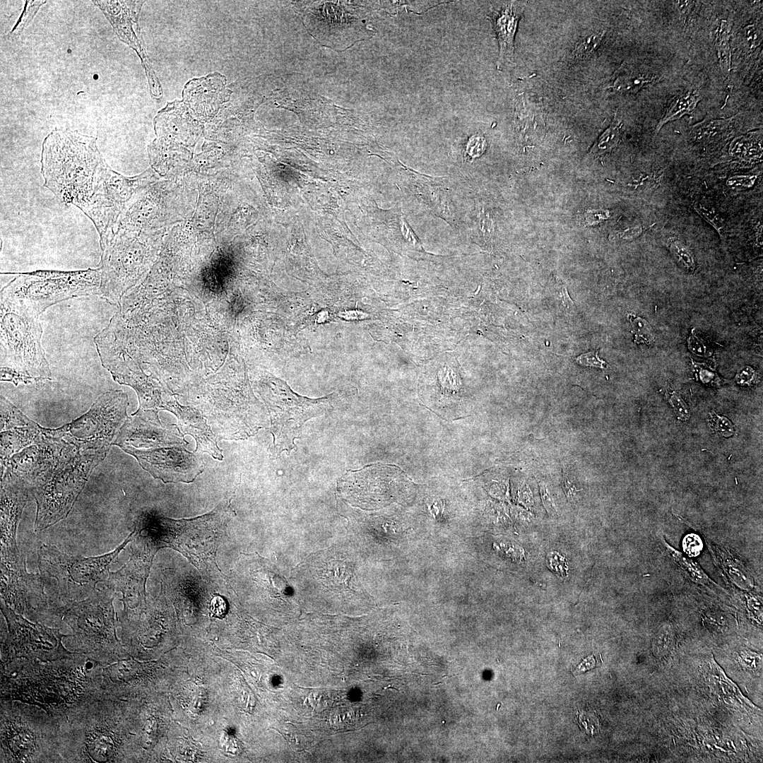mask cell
Returning a JSON list of instances; mask_svg holds the SVG:
<instances>
[{
    "label": "cell",
    "mask_w": 763,
    "mask_h": 763,
    "mask_svg": "<svg viewBox=\"0 0 763 763\" xmlns=\"http://www.w3.org/2000/svg\"><path fill=\"white\" fill-rule=\"evenodd\" d=\"M141 546L135 550L130 560L117 572H110L105 584L112 591L122 593L124 603L131 597H143L145 584L155 551L137 540Z\"/></svg>",
    "instance_id": "21"
},
{
    "label": "cell",
    "mask_w": 763,
    "mask_h": 763,
    "mask_svg": "<svg viewBox=\"0 0 763 763\" xmlns=\"http://www.w3.org/2000/svg\"><path fill=\"white\" fill-rule=\"evenodd\" d=\"M223 514L224 511H214L189 520L150 517L138 531L157 550L164 546L177 549L199 568L215 560L216 530Z\"/></svg>",
    "instance_id": "10"
},
{
    "label": "cell",
    "mask_w": 763,
    "mask_h": 763,
    "mask_svg": "<svg viewBox=\"0 0 763 763\" xmlns=\"http://www.w3.org/2000/svg\"><path fill=\"white\" fill-rule=\"evenodd\" d=\"M621 125L616 124L608 128L598 138L591 148V153L600 155L615 148L620 137Z\"/></svg>",
    "instance_id": "33"
},
{
    "label": "cell",
    "mask_w": 763,
    "mask_h": 763,
    "mask_svg": "<svg viewBox=\"0 0 763 763\" xmlns=\"http://www.w3.org/2000/svg\"><path fill=\"white\" fill-rule=\"evenodd\" d=\"M128 397L120 390L100 395L87 413L59 428H45L54 441H63L79 451L111 447L129 418Z\"/></svg>",
    "instance_id": "11"
},
{
    "label": "cell",
    "mask_w": 763,
    "mask_h": 763,
    "mask_svg": "<svg viewBox=\"0 0 763 763\" xmlns=\"http://www.w3.org/2000/svg\"><path fill=\"white\" fill-rule=\"evenodd\" d=\"M210 608L213 615L223 617L226 611L225 603L220 597H215L212 599Z\"/></svg>",
    "instance_id": "48"
},
{
    "label": "cell",
    "mask_w": 763,
    "mask_h": 763,
    "mask_svg": "<svg viewBox=\"0 0 763 763\" xmlns=\"http://www.w3.org/2000/svg\"><path fill=\"white\" fill-rule=\"evenodd\" d=\"M46 1H26L25 9L19 18L17 23L13 27L11 32V35L14 36L19 35L25 27L31 22L32 18L37 12L39 8Z\"/></svg>",
    "instance_id": "36"
},
{
    "label": "cell",
    "mask_w": 763,
    "mask_h": 763,
    "mask_svg": "<svg viewBox=\"0 0 763 763\" xmlns=\"http://www.w3.org/2000/svg\"><path fill=\"white\" fill-rule=\"evenodd\" d=\"M642 232V227L641 226H637L625 230L623 232L620 233V236L625 239H632L639 236Z\"/></svg>",
    "instance_id": "51"
},
{
    "label": "cell",
    "mask_w": 763,
    "mask_h": 763,
    "mask_svg": "<svg viewBox=\"0 0 763 763\" xmlns=\"http://www.w3.org/2000/svg\"><path fill=\"white\" fill-rule=\"evenodd\" d=\"M743 34L745 44L749 49L752 50L760 45L762 37L759 30L755 25L745 26L743 30Z\"/></svg>",
    "instance_id": "40"
},
{
    "label": "cell",
    "mask_w": 763,
    "mask_h": 763,
    "mask_svg": "<svg viewBox=\"0 0 763 763\" xmlns=\"http://www.w3.org/2000/svg\"><path fill=\"white\" fill-rule=\"evenodd\" d=\"M669 249L672 254L682 267L689 271H693L694 269V259L685 245L680 241L675 240L670 243Z\"/></svg>",
    "instance_id": "37"
},
{
    "label": "cell",
    "mask_w": 763,
    "mask_h": 763,
    "mask_svg": "<svg viewBox=\"0 0 763 763\" xmlns=\"http://www.w3.org/2000/svg\"><path fill=\"white\" fill-rule=\"evenodd\" d=\"M131 536L132 533L113 551L97 557L71 555L55 546L42 544L37 550L39 570L42 576L57 581L66 605L83 600L96 591L97 584L105 582L111 564L132 540Z\"/></svg>",
    "instance_id": "8"
},
{
    "label": "cell",
    "mask_w": 763,
    "mask_h": 763,
    "mask_svg": "<svg viewBox=\"0 0 763 763\" xmlns=\"http://www.w3.org/2000/svg\"><path fill=\"white\" fill-rule=\"evenodd\" d=\"M729 153L747 161L759 160L762 155V136L752 133L735 138L730 145Z\"/></svg>",
    "instance_id": "29"
},
{
    "label": "cell",
    "mask_w": 763,
    "mask_h": 763,
    "mask_svg": "<svg viewBox=\"0 0 763 763\" xmlns=\"http://www.w3.org/2000/svg\"><path fill=\"white\" fill-rule=\"evenodd\" d=\"M162 409L172 412L177 418L178 426L184 434L192 436L196 442V451L206 452L214 459L222 460V451L201 413L193 408L182 406L175 401L163 403Z\"/></svg>",
    "instance_id": "23"
},
{
    "label": "cell",
    "mask_w": 763,
    "mask_h": 763,
    "mask_svg": "<svg viewBox=\"0 0 763 763\" xmlns=\"http://www.w3.org/2000/svg\"><path fill=\"white\" fill-rule=\"evenodd\" d=\"M107 164L96 138L77 131L55 129L42 142L44 186L67 206L83 208Z\"/></svg>",
    "instance_id": "2"
},
{
    "label": "cell",
    "mask_w": 763,
    "mask_h": 763,
    "mask_svg": "<svg viewBox=\"0 0 763 763\" xmlns=\"http://www.w3.org/2000/svg\"><path fill=\"white\" fill-rule=\"evenodd\" d=\"M118 697L101 692L71 708L58 719L62 762H115L121 759Z\"/></svg>",
    "instance_id": "3"
},
{
    "label": "cell",
    "mask_w": 763,
    "mask_h": 763,
    "mask_svg": "<svg viewBox=\"0 0 763 763\" xmlns=\"http://www.w3.org/2000/svg\"><path fill=\"white\" fill-rule=\"evenodd\" d=\"M136 180L122 176L107 165L90 198L81 209L93 223L100 237L101 249L114 235L125 205L136 187Z\"/></svg>",
    "instance_id": "16"
},
{
    "label": "cell",
    "mask_w": 763,
    "mask_h": 763,
    "mask_svg": "<svg viewBox=\"0 0 763 763\" xmlns=\"http://www.w3.org/2000/svg\"><path fill=\"white\" fill-rule=\"evenodd\" d=\"M274 384L275 394L268 401L274 447L278 453L289 454L295 448V439L300 436L304 424L329 408V398L309 399L291 391L281 381L276 380Z\"/></svg>",
    "instance_id": "14"
},
{
    "label": "cell",
    "mask_w": 763,
    "mask_h": 763,
    "mask_svg": "<svg viewBox=\"0 0 763 763\" xmlns=\"http://www.w3.org/2000/svg\"><path fill=\"white\" fill-rule=\"evenodd\" d=\"M702 542L694 534L687 536L683 540V547L690 554L697 555L702 549Z\"/></svg>",
    "instance_id": "47"
},
{
    "label": "cell",
    "mask_w": 763,
    "mask_h": 763,
    "mask_svg": "<svg viewBox=\"0 0 763 763\" xmlns=\"http://www.w3.org/2000/svg\"><path fill=\"white\" fill-rule=\"evenodd\" d=\"M588 213H588L587 220L591 224L594 223H599L605 219H607L609 216L608 211L603 210L591 211Z\"/></svg>",
    "instance_id": "50"
},
{
    "label": "cell",
    "mask_w": 763,
    "mask_h": 763,
    "mask_svg": "<svg viewBox=\"0 0 763 763\" xmlns=\"http://www.w3.org/2000/svg\"><path fill=\"white\" fill-rule=\"evenodd\" d=\"M604 35V32L592 34L582 39L575 46L572 55L576 59H583L589 56L600 45Z\"/></svg>",
    "instance_id": "35"
},
{
    "label": "cell",
    "mask_w": 763,
    "mask_h": 763,
    "mask_svg": "<svg viewBox=\"0 0 763 763\" xmlns=\"http://www.w3.org/2000/svg\"><path fill=\"white\" fill-rule=\"evenodd\" d=\"M663 543L667 548V550L672 555L673 559L680 566V567L686 572L688 576L694 582L702 584L706 587L713 588L714 586H718L715 584L709 577L705 574V572L694 563L692 560L683 556L678 550L670 546L665 540Z\"/></svg>",
    "instance_id": "31"
},
{
    "label": "cell",
    "mask_w": 763,
    "mask_h": 763,
    "mask_svg": "<svg viewBox=\"0 0 763 763\" xmlns=\"http://www.w3.org/2000/svg\"><path fill=\"white\" fill-rule=\"evenodd\" d=\"M100 275V268L17 273L1 290V308L39 317L48 307L64 300L99 296Z\"/></svg>",
    "instance_id": "5"
},
{
    "label": "cell",
    "mask_w": 763,
    "mask_h": 763,
    "mask_svg": "<svg viewBox=\"0 0 763 763\" xmlns=\"http://www.w3.org/2000/svg\"><path fill=\"white\" fill-rule=\"evenodd\" d=\"M105 666L75 652L49 661L16 658L1 665V700L35 705L57 720L102 691Z\"/></svg>",
    "instance_id": "1"
},
{
    "label": "cell",
    "mask_w": 763,
    "mask_h": 763,
    "mask_svg": "<svg viewBox=\"0 0 763 763\" xmlns=\"http://www.w3.org/2000/svg\"><path fill=\"white\" fill-rule=\"evenodd\" d=\"M1 704V762H62L56 718L20 701Z\"/></svg>",
    "instance_id": "4"
},
{
    "label": "cell",
    "mask_w": 763,
    "mask_h": 763,
    "mask_svg": "<svg viewBox=\"0 0 763 763\" xmlns=\"http://www.w3.org/2000/svg\"><path fill=\"white\" fill-rule=\"evenodd\" d=\"M602 662L601 655H596L594 653L584 658L573 670L574 675H579L584 673L590 669L594 668L601 665Z\"/></svg>",
    "instance_id": "44"
},
{
    "label": "cell",
    "mask_w": 763,
    "mask_h": 763,
    "mask_svg": "<svg viewBox=\"0 0 763 763\" xmlns=\"http://www.w3.org/2000/svg\"><path fill=\"white\" fill-rule=\"evenodd\" d=\"M694 210L706 220L723 237L724 223L719 214L712 207H707L699 202L694 204Z\"/></svg>",
    "instance_id": "38"
},
{
    "label": "cell",
    "mask_w": 763,
    "mask_h": 763,
    "mask_svg": "<svg viewBox=\"0 0 763 763\" xmlns=\"http://www.w3.org/2000/svg\"><path fill=\"white\" fill-rule=\"evenodd\" d=\"M99 296L117 304L124 291L146 268L149 256L148 239L117 231L101 249Z\"/></svg>",
    "instance_id": "12"
},
{
    "label": "cell",
    "mask_w": 763,
    "mask_h": 763,
    "mask_svg": "<svg viewBox=\"0 0 763 763\" xmlns=\"http://www.w3.org/2000/svg\"><path fill=\"white\" fill-rule=\"evenodd\" d=\"M1 595L4 603L19 614L32 618L52 615L41 576L27 572L19 550H1Z\"/></svg>",
    "instance_id": "15"
},
{
    "label": "cell",
    "mask_w": 763,
    "mask_h": 763,
    "mask_svg": "<svg viewBox=\"0 0 763 763\" xmlns=\"http://www.w3.org/2000/svg\"><path fill=\"white\" fill-rule=\"evenodd\" d=\"M79 452L75 446L63 441L32 444L1 461V473L15 478L32 493Z\"/></svg>",
    "instance_id": "17"
},
{
    "label": "cell",
    "mask_w": 763,
    "mask_h": 763,
    "mask_svg": "<svg viewBox=\"0 0 763 763\" xmlns=\"http://www.w3.org/2000/svg\"><path fill=\"white\" fill-rule=\"evenodd\" d=\"M711 425H713L716 431L718 432L720 434L726 437H728L733 434V425L727 418L724 417H720L715 414L714 417L711 418Z\"/></svg>",
    "instance_id": "45"
},
{
    "label": "cell",
    "mask_w": 763,
    "mask_h": 763,
    "mask_svg": "<svg viewBox=\"0 0 763 763\" xmlns=\"http://www.w3.org/2000/svg\"><path fill=\"white\" fill-rule=\"evenodd\" d=\"M1 550H16L18 526L31 491L6 473L1 474Z\"/></svg>",
    "instance_id": "20"
},
{
    "label": "cell",
    "mask_w": 763,
    "mask_h": 763,
    "mask_svg": "<svg viewBox=\"0 0 763 763\" xmlns=\"http://www.w3.org/2000/svg\"><path fill=\"white\" fill-rule=\"evenodd\" d=\"M598 350H593L582 354L576 357V362L581 365L603 369V365H606V362L598 357Z\"/></svg>",
    "instance_id": "43"
},
{
    "label": "cell",
    "mask_w": 763,
    "mask_h": 763,
    "mask_svg": "<svg viewBox=\"0 0 763 763\" xmlns=\"http://www.w3.org/2000/svg\"><path fill=\"white\" fill-rule=\"evenodd\" d=\"M110 447L79 452L63 464L44 485L35 489V531L45 530L67 517L94 468Z\"/></svg>",
    "instance_id": "9"
},
{
    "label": "cell",
    "mask_w": 763,
    "mask_h": 763,
    "mask_svg": "<svg viewBox=\"0 0 763 763\" xmlns=\"http://www.w3.org/2000/svg\"><path fill=\"white\" fill-rule=\"evenodd\" d=\"M1 610L7 623L8 633L1 642V662L16 658L49 661L70 656L62 644L64 635L57 628L32 622L16 613L5 603Z\"/></svg>",
    "instance_id": "13"
},
{
    "label": "cell",
    "mask_w": 763,
    "mask_h": 763,
    "mask_svg": "<svg viewBox=\"0 0 763 763\" xmlns=\"http://www.w3.org/2000/svg\"><path fill=\"white\" fill-rule=\"evenodd\" d=\"M486 148V141L481 135H475L468 140L466 151L471 158H477L482 155Z\"/></svg>",
    "instance_id": "41"
},
{
    "label": "cell",
    "mask_w": 763,
    "mask_h": 763,
    "mask_svg": "<svg viewBox=\"0 0 763 763\" xmlns=\"http://www.w3.org/2000/svg\"><path fill=\"white\" fill-rule=\"evenodd\" d=\"M688 348L690 350L699 356L708 357L712 353V350L708 344L702 338L697 336L694 332L692 331L690 336L687 341Z\"/></svg>",
    "instance_id": "39"
},
{
    "label": "cell",
    "mask_w": 763,
    "mask_h": 763,
    "mask_svg": "<svg viewBox=\"0 0 763 763\" xmlns=\"http://www.w3.org/2000/svg\"><path fill=\"white\" fill-rule=\"evenodd\" d=\"M628 319L633 327V333L637 343L651 344L653 342V335L651 331L649 323L637 315L629 314Z\"/></svg>",
    "instance_id": "34"
},
{
    "label": "cell",
    "mask_w": 763,
    "mask_h": 763,
    "mask_svg": "<svg viewBox=\"0 0 763 763\" xmlns=\"http://www.w3.org/2000/svg\"><path fill=\"white\" fill-rule=\"evenodd\" d=\"M660 76L642 71L631 64H622L615 73L612 88L625 93H634L644 86L656 83Z\"/></svg>",
    "instance_id": "25"
},
{
    "label": "cell",
    "mask_w": 763,
    "mask_h": 763,
    "mask_svg": "<svg viewBox=\"0 0 763 763\" xmlns=\"http://www.w3.org/2000/svg\"><path fill=\"white\" fill-rule=\"evenodd\" d=\"M523 11L520 1H503L491 5L486 16L499 44L498 70L514 64V37Z\"/></svg>",
    "instance_id": "22"
},
{
    "label": "cell",
    "mask_w": 763,
    "mask_h": 763,
    "mask_svg": "<svg viewBox=\"0 0 763 763\" xmlns=\"http://www.w3.org/2000/svg\"><path fill=\"white\" fill-rule=\"evenodd\" d=\"M114 597V591L109 588L96 591L83 600L66 605L61 614L72 629L76 652L105 666L120 658Z\"/></svg>",
    "instance_id": "6"
},
{
    "label": "cell",
    "mask_w": 763,
    "mask_h": 763,
    "mask_svg": "<svg viewBox=\"0 0 763 763\" xmlns=\"http://www.w3.org/2000/svg\"><path fill=\"white\" fill-rule=\"evenodd\" d=\"M701 96L697 90H690L680 94L673 100L663 117L660 119L656 127V135L663 125L669 122L681 118L685 114H690L701 100Z\"/></svg>",
    "instance_id": "27"
},
{
    "label": "cell",
    "mask_w": 763,
    "mask_h": 763,
    "mask_svg": "<svg viewBox=\"0 0 763 763\" xmlns=\"http://www.w3.org/2000/svg\"><path fill=\"white\" fill-rule=\"evenodd\" d=\"M122 449L134 456L139 465L153 478L163 483H191L204 470L199 455L183 446L138 449L125 446Z\"/></svg>",
    "instance_id": "18"
},
{
    "label": "cell",
    "mask_w": 763,
    "mask_h": 763,
    "mask_svg": "<svg viewBox=\"0 0 763 763\" xmlns=\"http://www.w3.org/2000/svg\"><path fill=\"white\" fill-rule=\"evenodd\" d=\"M32 422L9 401L1 396V432L26 426Z\"/></svg>",
    "instance_id": "32"
},
{
    "label": "cell",
    "mask_w": 763,
    "mask_h": 763,
    "mask_svg": "<svg viewBox=\"0 0 763 763\" xmlns=\"http://www.w3.org/2000/svg\"><path fill=\"white\" fill-rule=\"evenodd\" d=\"M171 429L163 427L158 416V410H146L139 408L129 417L119 431L113 445L121 449L132 446L138 449H148L169 445L184 444L181 435H172Z\"/></svg>",
    "instance_id": "19"
},
{
    "label": "cell",
    "mask_w": 763,
    "mask_h": 763,
    "mask_svg": "<svg viewBox=\"0 0 763 763\" xmlns=\"http://www.w3.org/2000/svg\"><path fill=\"white\" fill-rule=\"evenodd\" d=\"M42 335L38 317L1 308V379L26 382L51 378Z\"/></svg>",
    "instance_id": "7"
},
{
    "label": "cell",
    "mask_w": 763,
    "mask_h": 763,
    "mask_svg": "<svg viewBox=\"0 0 763 763\" xmlns=\"http://www.w3.org/2000/svg\"><path fill=\"white\" fill-rule=\"evenodd\" d=\"M318 574L322 584L331 591L350 590V564L344 560L332 559L321 564Z\"/></svg>",
    "instance_id": "26"
},
{
    "label": "cell",
    "mask_w": 763,
    "mask_h": 763,
    "mask_svg": "<svg viewBox=\"0 0 763 763\" xmlns=\"http://www.w3.org/2000/svg\"><path fill=\"white\" fill-rule=\"evenodd\" d=\"M757 179L755 175H735L730 177L727 182V186L732 188L747 189L752 187Z\"/></svg>",
    "instance_id": "42"
},
{
    "label": "cell",
    "mask_w": 763,
    "mask_h": 763,
    "mask_svg": "<svg viewBox=\"0 0 763 763\" xmlns=\"http://www.w3.org/2000/svg\"><path fill=\"white\" fill-rule=\"evenodd\" d=\"M49 442L45 427L34 421L26 426L1 432V461L32 444Z\"/></svg>",
    "instance_id": "24"
},
{
    "label": "cell",
    "mask_w": 763,
    "mask_h": 763,
    "mask_svg": "<svg viewBox=\"0 0 763 763\" xmlns=\"http://www.w3.org/2000/svg\"><path fill=\"white\" fill-rule=\"evenodd\" d=\"M669 401L673 406L678 416L682 420H686L690 416L688 408L684 401L676 393H670L668 396Z\"/></svg>",
    "instance_id": "46"
},
{
    "label": "cell",
    "mask_w": 763,
    "mask_h": 763,
    "mask_svg": "<svg viewBox=\"0 0 763 763\" xmlns=\"http://www.w3.org/2000/svg\"><path fill=\"white\" fill-rule=\"evenodd\" d=\"M733 122V118L706 119L692 126L690 129L691 138L697 142H709L718 139L729 131Z\"/></svg>",
    "instance_id": "28"
},
{
    "label": "cell",
    "mask_w": 763,
    "mask_h": 763,
    "mask_svg": "<svg viewBox=\"0 0 763 763\" xmlns=\"http://www.w3.org/2000/svg\"><path fill=\"white\" fill-rule=\"evenodd\" d=\"M730 36L731 25L728 21L722 20L716 30L715 45L721 69L725 74H728L731 69Z\"/></svg>",
    "instance_id": "30"
},
{
    "label": "cell",
    "mask_w": 763,
    "mask_h": 763,
    "mask_svg": "<svg viewBox=\"0 0 763 763\" xmlns=\"http://www.w3.org/2000/svg\"><path fill=\"white\" fill-rule=\"evenodd\" d=\"M675 4L681 16L687 18L694 8L695 2L692 1H676Z\"/></svg>",
    "instance_id": "49"
}]
</instances>
